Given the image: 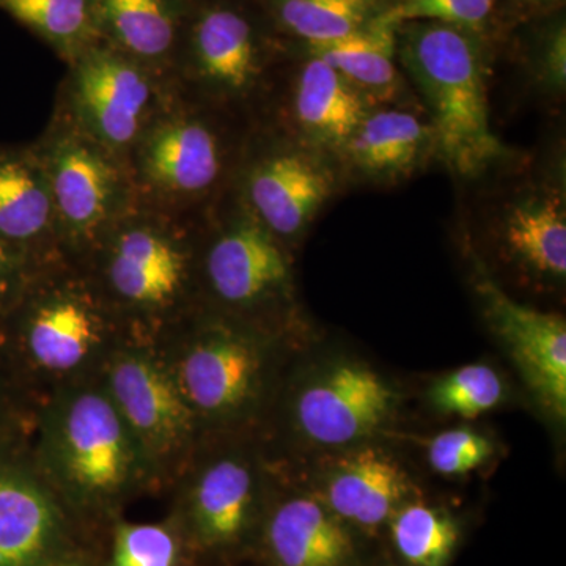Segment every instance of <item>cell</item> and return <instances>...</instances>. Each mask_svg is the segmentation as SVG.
Masks as SVG:
<instances>
[{
	"instance_id": "1",
	"label": "cell",
	"mask_w": 566,
	"mask_h": 566,
	"mask_svg": "<svg viewBox=\"0 0 566 566\" xmlns=\"http://www.w3.org/2000/svg\"><path fill=\"white\" fill-rule=\"evenodd\" d=\"M200 221L137 203L81 260L137 338L200 307Z\"/></svg>"
},
{
	"instance_id": "2",
	"label": "cell",
	"mask_w": 566,
	"mask_h": 566,
	"mask_svg": "<svg viewBox=\"0 0 566 566\" xmlns=\"http://www.w3.org/2000/svg\"><path fill=\"white\" fill-rule=\"evenodd\" d=\"M237 117L175 93L129 153L137 203L202 219L232 189L248 133Z\"/></svg>"
},
{
	"instance_id": "3",
	"label": "cell",
	"mask_w": 566,
	"mask_h": 566,
	"mask_svg": "<svg viewBox=\"0 0 566 566\" xmlns=\"http://www.w3.org/2000/svg\"><path fill=\"white\" fill-rule=\"evenodd\" d=\"M44 475L70 501L115 504L153 479L150 465L104 386L65 387L41 422Z\"/></svg>"
},
{
	"instance_id": "4",
	"label": "cell",
	"mask_w": 566,
	"mask_h": 566,
	"mask_svg": "<svg viewBox=\"0 0 566 566\" xmlns=\"http://www.w3.org/2000/svg\"><path fill=\"white\" fill-rule=\"evenodd\" d=\"M29 363L51 376H73L137 338L84 263L59 255L33 268L6 316Z\"/></svg>"
},
{
	"instance_id": "5",
	"label": "cell",
	"mask_w": 566,
	"mask_h": 566,
	"mask_svg": "<svg viewBox=\"0 0 566 566\" xmlns=\"http://www.w3.org/2000/svg\"><path fill=\"white\" fill-rule=\"evenodd\" d=\"M411 24L401 32V62L430 107L436 148L453 172L475 177L502 153L491 129L479 48L455 25Z\"/></svg>"
},
{
	"instance_id": "6",
	"label": "cell",
	"mask_w": 566,
	"mask_h": 566,
	"mask_svg": "<svg viewBox=\"0 0 566 566\" xmlns=\"http://www.w3.org/2000/svg\"><path fill=\"white\" fill-rule=\"evenodd\" d=\"M32 144L50 182L61 251L81 262L137 205L128 163L55 111Z\"/></svg>"
},
{
	"instance_id": "7",
	"label": "cell",
	"mask_w": 566,
	"mask_h": 566,
	"mask_svg": "<svg viewBox=\"0 0 566 566\" xmlns=\"http://www.w3.org/2000/svg\"><path fill=\"white\" fill-rule=\"evenodd\" d=\"M270 43L234 0H196L172 71L185 98L240 117L268 87Z\"/></svg>"
},
{
	"instance_id": "8",
	"label": "cell",
	"mask_w": 566,
	"mask_h": 566,
	"mask_svg": "<svg viewBox=\"0 0 566 566\" xmlns=\"http://www.w3.org/2000/svg\"><path fill=\"white\" fill-rule=\"evenodd\" d=\"M163 337L175 352L166 363L199 424L233 422L259 403L266 356L243 323L200 305Z\"/></svg>"
},
{
	"instance_id": "9",
	"label": "cell",
	"mask_w": 566,
	"mask_h": 566,
	"mask_svg": "<svg viewBox=\"0 0 566 566\" xmlns=\"http://www.w3.org/2000/svg\"><path fill=\"white\" fill-rule=\"evenodd\" d=\"M175 93L172 77L98 41L66 63L54 111L126 161Z\"/></svg>"
},
{
	"instance_id": "10",
	"label": "cell",
	"mask_w": 566,
	"mask_h": 566,
	"mask_svg": "<svg viewBox=\"0 0 566 566\" xmlns=\"http://www.w3.org/2000/svg\"><path fill=\"white\" fill-rule=\"evenodd\" d=\"M290 282L285 244L230 189L200 221V305L233 318L248 315L279 303Z\"/></svg>"
},
{
	"instance_id": "11",
	"label": "cell",
	"mask_w": 566,
	"mask_h": 566,
	"mask_svg": "<svg viewBox=\"0 0 566 566\" xmlns=\"http://www.w3.org/2000/svg\"><path fill=\"white\" fill-rule=\"evenodd\" d=\"M134 340L139 338L125 342L107 357L103 386L155 476L181 463L199 422L166 360Z\"/></svg>"
},
{
	"instance_id": "12",
	"label": "cell",
	"mask_w": 566,
	"mask_h": 566,
	"mask_svg": "<svg viewBox=\"0 0 566 566\" xmlns=\"http://www.w3.org/2000/svg\"><path fill=\"white\" fill-rule=\"evenodd\" d=\"M245 137L232 191L282 244L296 240L333 189L329 172L303 148L282 139Z\"/></svg>"
},
{
	"instance_id": "13",
	"label": "cell",
	"mask_w": 566,
	"mask_h": 566,
	"mask_svg": "<svg viewBox=\"0 0 566 566\" xmlns=\"http://www.w3.org/2000/svg\"><path fill=\"white\" fill-rule=\"evenodd\" d=\"M476 293L488 324L505 346L536 401L558 420L566 417V323L513 301L479 268Z\"/></svg>"
},
{
	"instance_id": "14",
	"label": "cell",
	"mask_w": 566,
	"mask_h": 566,
	"mask_svg": "<svg viewBox=\"0 0 566 566\" xmlns=\"http://www.w3.org/2000/svg\"><path fill=\"white\" fill-rule=\"evenodd\" d=\"M394 406V390L375 370L342 363L301 389L294 400V420L308 441L344 447L379 430Z\"/></svg>"
},
{
	"instance_id": "15",
	"label": "cell",
	"mask_w": 566,
	"mask_h": 566,
	"mask_svg": "<svg viewBox=\"0 0 566 566\" xmlns=\"http://www.w3.org/2000/svg\"><path fill=\"white\" fill-rule=\"evenodd\" d=\"M0 241L32 264L63 255L46 172L33 144H0Z\"/></svg>"
},
{
	"instance_id": "16",
	"label": "cell",
	"mask_w": 566,
	"mask_h": 566,
	"mask_svg": "<svg viewBox=\"0 0 566 566\" xmlns=\"http://www.w3.org/2000/svg\"><path fill=\"white\" fill-rule=\"evenodd\" d=\"M65 517L39 476L0 468V566H41L62 557Z\"/></svg>"
},
{
	"instance_id": "17",
	"label": "cell",
	"mask_w": 566,
	"mask_h": 566,
	"mask_svg": "<svg viewBox=\"0 0 566 566\" xmlns=\"http://www.w3.org/2000/svg\"><path fill=\"white\" fill-rule=\"evenodd\" d=\"M256 475L243 457L222 455L200 464L186 493L189 526L205 547L232 546L251 524Z\"/></svg>"
},
{
	"instance_id": "18",
	"label": "cell",
	"mask_w": 566,
	"mask_h": 566,
	"mask_svg": "<svg viewBox=\"0 0 566 566\" xmlns=\"http://www.w3.org/2000/svg\"><path fill=\"white\" fill-rule=\"evenodd\" d=\"M193 3L196 0H98L99 41L172 77Z\"/></svg>"
},
{
	"instance_id": "19",
	"label": "cell",
	"mask_w": 566,
	"mask_h": 566,
	"mask_svg": "<svg viewBox=\"0 0 566 566\" xmlns=\"http://www.w3.org/2000/svg\"><path fill=\"white\" fill-rule=\"evenodd\" d=\"M408 475L378 449L349 453L327 471L323 504L342 521L376 528L390 520L409 494Z\"/></svg>"
},
{
	"instance_id": "20",
	"label": "cell",
	"mask_w": 566,
	"mask_h": 566,
	"mask_svg": "<svg viewBox=\"0 0 566 566\" xmlns=\"http://www.w3.org/2000/svg\"><path fill=\"white\" fill-rule=\"evenodd\" d=\"M367 99L322 59L308 54L290 93V120L304 139L344 150L363 123Z\"/></svg>"
},
{
	"instance_id": "21",
	"label": "cell",
	"mask_w": 566,
	"mask_h": 566,
	"mask_svg": "<svg viewBox=\"0 0 566 566\" xmlns=\"http://www.w3.org/2000/svg\"><path fill=\"white\" fill-rule=\"evenodd\" d=\"M266 545L275 566H353L352 535L344 521L315 497H292L274 510Z\"/></svg>"
},
{
	"instance_id": "22",
	"label": "cell",
	"mask_w": 566,
	"mask_h": 566,
	"mask_svg": "<svg viewBox=\"0 0 566 566\" xmlns=\"http://www.w3.org/2000/svg\"><path fill=\"white\" fill-rule=\"evenodd\" d=\"M400 25L392 11H382L359 31L326 43L308 44V54L338 71L365 99L385 102L398 88L395 57Z\"/></svg>"
},
{
	"instance_id": "23",
	"label": "cell",
	"mask_w": 566,
	"mask_h": 566,
	"mask_svg": "<svg viewBox=\"0 0 566 566\" xmlns=\"http://www.w3.org/2000/svg\"><path fill=\"white\" fill-rule=\"evenodd\" d=\"M502 243L521 270L545 281H564V200L556 193H542L513 203L502 219Z\"/></svg>"
},
{
	"instance_id": "24",
	"label": "cell",
	"mask_w": 566,
	"mask_h": 566,
	"mask_svg": "<svg viewBox=\"0 0 566 566\" xmlns=\"http://www.w3.org/2000/svg\"><path fill=\"white\" fill-rule=\"evenodd\" d=\"M433 144L431 126L409 112L390 109L365 115L344 151L371 177H397L411 172Z\"/></svg>"
},
{
	"instance_id": "25",
	"label": "cell",
	"mask_w": 566,
	"mask_h": 566,
	"mask_svg": "<svg viewBox=\"0 0 566 566\" xmlns=\"http://www.w3.org/2000/svg\"><path fill=\"white\" fill-rule=\"evenodd\" d=\"M0 11L28 29L63 63L98 43V0H0Z\"/></svg>"
},
{
	"instance_id": "26",
	"label": "cell",
	"mask_w": 566,
	"mask_h": 566,
	"mask_svg": "<svg viewBox=\"0 0 566 566\" xmlns=\"http://www.w3.org/2000/svg\"><path fill=\"white\" fill-rule=\"evenodd\" d=\"M260 6L279 32L305 46L349 35L378 14L374 0H260Z\"/></svg>"
},
{
	"instance_id": "27",
	"label": "cell",
	"mask_w": 566,
	"mask_h": 566,
	"mask_svg": "<svg viewBox=\"0 0 566 566\" xmlns=\"http://www.w3.org/2000/svg\"><path fill=\"white\" fill-rule=\"evenodd\" d=\"M389 523L398 554L412 566H446L455 553L460 531L453 517L441 510L401 505Z\"/></svg>"
},
{
	"instance_id": "28",
	"label": "cell",
	"mask_w": 566,
	"mask_h": 566,
	"mask_svg": "<svg viewBox=\"0 0 566 566\" xmlns=\"http://www.w3.org/2000/svg\"><path fill=\"white\" fill-rule=\"evenodd\" d=\"M504 398L501 376L485 364H471L442 376L428 390V400L446 415L475 419Z\"/></svg>"
},
{
	"instance_id": "29",
	"label": "cell",
	"mask_w": 566,
	"mask_h": 566,
	"mask_svg": "<svg viewBox=\"0 0 566 566\" xmlns=\"http://www.w3.org/2000/svg\"><path fill=\"white\" fill-rule=\"evenodd\" d=\"M178 543L159 524H122L115 532L111 566H174Z\"/></svg>"
},
{
	"instance_id": "30",
	"label": "cell",
	"mask_w": 566,
	"mask_h": 566,
	"mask_svg": "<svg viewBox=\"0 0 566 566\" xmlns=\"http://www.w3.org/2000/svg\"><path fill=\"white\" fill-rule=\"evenodd\" d=\"M493 452V444L486 436L458 428L431 439L428 461L439 474L463 475L486 463Z\"/></svg>"
},
{
	"instance_id": "31",
	"label": "cell",
	"mask_w": 566,
	"mask_h": 566,
	"mask_svg": "<svg viewBox=\"0 0 566 566\" xmlns=\"http://www.w3.org/2000/svg\"><path fill=\"white\" fill-rule=\"evenodd\" d=\"M494 0H405L395 7V20L405 22H439L455 28H472L485 21Z\"/></svg>"
},
{
	"instance_id": "32",
	"label": "cell",
	"mask_w": 566,
	"mask_h": 566,
	"mask_svg": "<svg viewBox=\"0 0 566 566\" xmlns=\"http://www.w3.org/2000/svg\"><path fill=\"white\" fill-rule=\"evenodd\" d=\"M35 264L0 241V319H6Z\"/></svg>"
},
{
	"instance_id": "33",
	"label": "cell",
	"mask_w": 566,
	"mask_h": 566,
	"mask_svg": "<svg viewBox=\"0 0 566 566\" xmlns=\"http://www.w3.org/2000/svg\"><path fill=\"white\" fill-rule=\"evenodd\" d=\"M545 73L556 87H564L566 80V35L565 28L558 29L546 48Z\"/></svg>"
},
{
	"instance_id": "34",
	"label": "cell",
	"mask_w": 566,
	"mask_h": 566,
	"mask_svg": "<svg viewBox=\"0 0 566 566\" xmlns=\"http://www.w3.org/2000/svg\"><path fill=\"white\" fill-rule=\"evenodd\" d=\"M41 566H85L81 564L80 560H74V558L59 557L54 558V560L48 562V564Z\"/></svg>"
},
{
	"instance_id": "35",
	"label": "cell",
	"mask_w": 566,
	"mask_h": 566,
	"mask_svg": "<svg viewBox=\"0 0 566 566\" xmlns=\"http://www.w3.org/2000/svg\"><path fill=\"white\" fill-rule=\"evenodd\" d=\"M528 3L534 6H553V3L560 2V0H527Z\"/></svg>"
}]
</instances>
